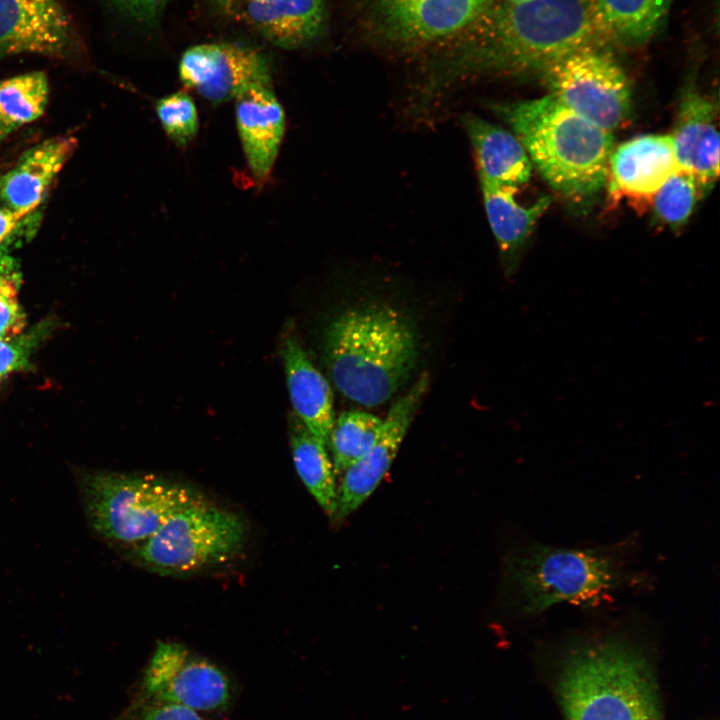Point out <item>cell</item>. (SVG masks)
<instances>
[{"instance_id": "ba28073f", "label": "cell", "mask_w": 720, "mask_h": 720, "mask_svg": "<svg viewBox=\"0 0 720 720\" xmlns=\"http://www.w3.org/2000/svg\"><path fill=\"white\" fill-rule=\"evenodd\" d=\"M539 78L561 104L612 133L629 119L628 79L608 45L580 48L559 59Z\"/></svg>"}, {"instance_id": "5b68a950", "label": "cell", "mask_w": 720, "mask_h": 720, "mask_svg": "<svg viewBox=\"0 0 720 720\" xmlns=\"http://www.w3.org/2000/svg\"><path fill=\"white\" fill-rule=\"evenodd\" d=\"M640 579L613 552L541 544L512 552L503 572L506 599L521 616H535L563 602L594 606Z\"/></svg>"}, {"instance_id": "ffe728a7", "label": "cell", "mask_w": 720, "mask_h": 720, "mask_svg": "<svg viewBox=\"0 0 720 720\" xmlns=\"http://www.w3.org/2000/svg\"><path fill=\"white\" fill-rule=\"evenodd\" d=\"M460 121L474 151L480 184L518 189L530 180L531 161L512 132L473 113L463 114Z\"/></svg>"}, {"instance_id": "7402d4cb", "label": "cell", "mask_w": 720, "mask_h": 720, "mask_svg": "<svg viewBox=\"0 0 720 720\" xmlns=\"http://www.w3.org/2000/svg\"><path fill=\"white\" fill-rule=\"evenodd\" d=\"M595 23L611 46L639 48L664 27L673 0H588Z\"/></svg>"}, {"instance_id": "8fae6325", "label": "cell", "mask_w": 720, "mask_h": 720, "mask_svg": "<svg viewBox=\"0 0 720 720\" xmlns=\"http://www.w3.org/2000/svg\"><path fill=\"white\" fill-rule=\"evenodd\" d=\"M184 86L205 99L221 103L256 85H272L268 59L258 49L231 42L188 48L179 63Z\"/></svg>"}, {"instance_id": "83f0119b", "label": "cell", "mask_w": 720, "mask_h": 720, "mask_svg": "<svg viewBox=\"0 0 720 720\" xmlns=\"http://www.w3.org/2000/svg\"><path fill=\"white\" fill-rule=\"evenodd\" d=\"M18 287L19 277L13 260L0 255V337L20 334L25 326Z\"/></svg>"}, {"instance_id": "4fadbf2b", "label": "cell", "mask_w": 720, "mask_h": 720, "mask_svg": "<svg viewBox=\"0 0 720 720\" xmlns=\"http://www.w3.org/2000/svg\"><path fill=\"white\" fill-rule=\"evenodd\" d=\"M678 169L670 135L637 136L613 148L606 185L613 200L643 207Z\"/></svg>"}, {"instance_id": "f1b7e54d", "label": "cell", "mask_w": 720, "mask_h": 720, "mask_svg": "<svg viewBox=\"0 0 720 720\" xmlns=\"http://www.w3.org/2000/svg\"><path fill=\"white\" fill-rule=\"evenodd\" d=\"M41 330L37 328L25 334L0 337V379L27 366Z\"/></svg>"}, {"instance_id": "f546056e", "label": "cell", "mask_w": 720, "mask_h": 720, "mask_svg": "<svg viewBox=\"0 0 720 720\" xmlns=\"http://www.w3.org/2000/svg\"><path fill=\"white\" fill-rule=\"evenodd\" d=\"M111 2L135 20L151 22L159 17L168 0H111Z\"/></svg>"}, {"instance_id": "9a60e30c", "label": "cell", "mask_w": 720, "mask_h": 720, "mask_svg": "<svg viewBox=\"0 0 720 720\" xmlns=\"http://www.w3.org/2000/svg\"><path fill=\"white\" fill-rule=\"evenodd\" d=\"M216 4L225 15L284 49L311 45L322 36L328 24L326 0H218Z\"/></svg>"}, {"instance_id": "6da1fadb", "label": "cell", "mask_w": 720, "mask_h": 720, "mask_svg": "<svg viewBox=\"0 0 720 720\" xmlns=\"http://www.w3.org/2000/svg\"><path fill=\"white\" fill-rule=\"evenodd\" d=\"M592 45L608 44L588 0H491L469 28L439 49L413 106L416 113L428 112L442 91L469 78L539 76Z\"/></svg>"}, {"instance_id": "5bb4252c", "label": "cell", "mask_w": 720, "mask_h": 720, "mask_svg": "<svg viewBox=\"0 0 720 720\" xmlns=\"http://www.w3.org/2000/svg\"><path fill=\"white\" fill-rule=\"evenodd\" d=\"M74 31L60 0H0V55L65 56Z\"/></svg>"}, {"instance_id": "836d02e7", "label": "cell", "mask_w": 720, "mask_h": 720, "mask_svg": "<svg viewBox=\"0 0 720 720\" xmlns=\"http://www.w3.org/2000/svg\"><path fill=\"white\" fill-rule=\"evenodd\" d=\"M504 1H508V2H525V1H529V0H504Z\"/></svg>"}, {"instance_id": "4dcf8cb0", "label": "cell", "mask_w": 720, "mask_h": 720, "mask_svg": "<svg viewBox=\"0 0 720 720\" xmlns=\"http://www.w3.org/2000/svg\"><path fill=\"white\" fill-rule=\"evenodd\" d=\"M138 720H203L197 711L172 703L156 702L143 710Z\"/></svg>"}, {"instance_id": "3957f363", "label": "cell", "mask_w": 720, "mask_h": 720, "mask_svg": "<svg viewBox=\"0 0 720 720\" xmlns=\"http://www.w3.org/2000/svg\"><path fill=\"white\" fill-rule=\"evenodd\" d=\"M532 166L562 196L576 203L595 197L607 183L613 135L553 96L496 104Z\"/></svg>"}, {"instance_id": "44dd1931", "label": "cell", "mask_w": 720, "mask_h": 720, "mask_svg": "<svg viewBox=\"0 0 720 720\" xmlns=\"http://www.w3.org/2000/svg\"><path fill=\"white\" fill-rule=\"evenodd\" d=\"M485 213L496 240L505 275H512L536 224L551 204L542 196L531 205L518 203V189L480 184Z\"/></svg>"}, {"instance_id": "277c9868", "label": "cell", "mask_w": 720, "mask_h": 720, "mask_svg": "<svg viewBox=\"0 0 720 720\" xmlns=\"http://www.w3.org/2000/svg\"><path fill=\"white\" fill-rule=\"evenodd\" d=\"M558 692L566 720H664L646 657L623 639L572 647L560 665Z\"/></svg>"}, {"instance_id": "7a4b0ae2", "label": "cell", "mask_w": 720, "mask_h": 720, "mask_svg": "<svg viewBox=\"0 0 720 720\" xmlns=\"http://www.w3.org/2000/svg\"><path fill=\"white\" fill-rule=\"evenodd\" d=\"M418 353L411 321L385 304L351 307L324 333L333 383L345 397L364 406L386 402L413 372Z\"/></svg>"}, {"instance_id": "7c38bea8", "label": "cell", "mask_w": 720, "mask_h": 720, "mask_svg": "<svg viewBox=\"0 0 720 720\" xmlns=\"http://www.w3.org/2000/svg\"><path fill=\"white\" fill-rule=\"evenodd\" d=\"M428 386L429 376L423 373L393 404L371 447L343 473L337 487L333 521H342L355 512L378 487L396 457Z\"/></svg>"}, {"instance_id": "8992f818", "label": "cell", "mask_w": 720, "mask_h": 720, "mask_svg": "<svg viewBox=\"0 0 720 720\" xmlns=\"http://www.w3.org/2000/svg\"><path fill=\"white\" fill-rule=\"evenodd\" d=\"M92 526L106 538L140 544L174 514L204 499L181 483L152 475L96 474L84 487Z\"/></svg>"}, {"instance_id": "cb8c5ba5", "label": "cell", "mask_w": 720, "mask_h": 720, "mask_svg": "<svg viewBox=\"0 0 720 720\" xmlns=\"http://www.w3.org/2000/svg\"><path fill=\"white\" fill-rule=\"evenodd\" d=\"M49 87L43 72H30L0 81V146L16 130L45 111Z\"/></svg>"}, {"instance_id": "d6986e66", "label": "cell", "mask_w": 720, "mask_h": 720, "mask_svg": "<svg viewBox=\"0 0 720 720\" xmlns=\"http://www.w3.org/2000/svg\"><path fill=\"white\" fill-rule=\"evenodd\" d=\"M281 356L295 415L307 429L328 446L334 423L331 388L310 361L293 327L284 329Z\"/></svg>"}, {"instance_id": "30bf717a", "label": "cell", "mask_w": 720, "mask_h": 720, "mask_svg": "<svg viewBox=\"0 0 720 720\" xmlns=\"http://www.w3.org/2000/svg\"><path fill=\"white\" fill-rule=\"evenodd\" d=\"M143 686L155 702L195 711L218 709L230 698L229 681L223 671L176 642H158L145 670Z\"/></svg>"}, {"instance_id": "4316f807", "label": "cell", "mask_w": 720, "mask_h": 720, "mask_svg": "<svg viewBox=\"0 0 720 720\" xmlns=\"http://www.w3.org/2000/svg\"><path fill=\"white\" fill-rule=\"evenodd\" d=\"M156 114L166 135L177 145L191 142L199 130L197 108L192 97L184 91L159 99Z\"/></svg>"}, {"instance_id": "484cf974", "label": "cell", "mask_w": 720, "mask_h": 720, "mask_svg": "<svg viewBox=\"0 0 720 720\" xmlns=\"http://www.w3.org/2000/svg\"><path fill=\"white\" fill-rule=\"evenodd\" d=\"M703 193L694 176L678 169L655 193L651 201L652 219L657 225L679 231L691 217Z\"/></svg>"}, {"instance_id": "9c48e42d", "label": "cell", "mask_w": 720, "mask_h": 720, "mask_svg": "<svg viewBox=\"0 0 720 720\" xmlns=\"http://www.w3.org/2000/svg\"><path fill=\"white\" fill-rule=\"evenodd\" d=\"M491 0H368L372 32L403 51L438 50L484 12Z\"/></svg>"}, {"instance_id": "d6a6232c", "label": "cell", "mask_w": 720, "mask_h": 720, "mask_svg": "<svg viewBox=\"0 0 720 720\" xmlns=\"http://www.w3.org/2000/svg\"><path fill=\"white\" fill-rule=\"evenodd\" d=\"M215 1H218V0H215ZM243 1H250V2H266V1H271V0H243Z\"/></svg>"}, {"instance_id": "603a6c76", "label": "cell", "mask_w": 720, "mask_h": 720, "mask_svg": "<svg viewBox=\"0 0 720 720\" xmlns=\"http://www.w3.org/2000/svg\"><path fill=\"white\" fill-rule=\"evenodd\" d=\"M289 437L296 471L322 510L332 519L336 511L337 484L326 445L295 415H290Z\"/></svg>"}, {"instance_id": "e0dca14e", "label": "cell", "mask_w": 720, "mask_h": 720, "mask_svg": "<svg viewBox=\"0 0 720 720\" xmlns=\"http://www.w3.org/2000/svg\"><path fill=\"white\" fill-rule=\"evenodd\" d=\"M235 116L248 167L264 181L271 174L286 127L272 85H256L240 93L235 98Z\"/></svg>"}, {"instance_id": "ac0fdd59", "label": "cell", "mask_w": 720, "mask_h": 720, "mask_svg": "<svg viewBox=\"0 0 720 720\" xmlns=\"http://www.w3.org/2000/svg\"><path fill=\"white\" fill-rule=\"evenodd\" d=\"M77 147L72 136L47 139L25 151L16 164L0 176V202L27 216L43 200L57 174Z\"/></svg>"}, {"instance_id": "2e32d148", "label": "cell", "mask_w": 720, "mask_h": 720, "mask_svg": "<svg viewBox=\"0 0 720 720\" xmlns=\"http://www.w3.org/2000/svg\"><path fill=\"white\" fill-rule=\"evenodd\" d=\"M718 107L694 86H688L681 98L671 136L680 169L690 172L703 195L719 176Z\"/></svg>"}, {"instance_id": "52a82bcc", "label": "cell", "mask_w": 720, "mask_h": 720, "mask_svg": "<svg viewBox=\"0 0 720 720\" xmlns=\"http://www.w3.org/2000/svg\"><path fill=\"white\" fill-rule=\"evenodd\" d=\"M246 533L239 515L202 499L174 514L134 554L159 574L193 573L235 557Z\"/></svg>"}, {"instance_id": "d4e9b609", "label": "cell", "mask_w": 720, "mask_h": 720, "mask_svg": "<svg viewBox=\"0 0 720 720\" xmlns=\"http://www.w3.org/2000/svg\"><path fill=\"white\" fill-rule=\"evenodd\" d=\"M381 426L380 418L363 411H346L334 420L328 446L336 474L344 473L367 452Z\"/></svg>"}, {"instance_id": "1f68e13d", "label": "cell", "mask_w": 720, "mask_h": 720, "mask_svg": "<svg viewBox=\"0 0 720 720\" xmlns=\"http://www.w3.org/2000/svg\"><path fill=\"white\" fill-rule=\"evenodd\" d=\"M24 216L6 208L0 207V247L15 231Z\"/></svg>"}]
</instances>
